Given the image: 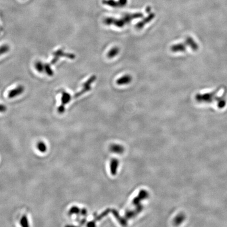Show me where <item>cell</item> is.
I'll return each instance as SVG.
<instances>
[{"mask_svg": "<svg viewBox=\"0 0 227 227\" xmlns=\"http://www.w3.org/2000/svg\"><path fill=\"white\" fill-rule=\"evenodd\" d=\"M142 14L141 13H135V14H130L125 15L123 18L120 20H116L115 18H107L105 20V23L108 24L116 25L117 26H123L125 24H127L130 22L131 21L135 18H138L142 17Z\"/></svg>", "mask_w": 227, "mask_h": 227, "instance_id": "obj_1", "label": "cell"}, {"mask_svg": "<svg viewBox=\"0 0 227 227\" xmlns=\"http://www.w3.org/2000/svg\"><path fill=\"white\" fill-rule=\"evenodd\" d=\"M72 97L68 93L64 91L62 93V98H61V104L58 108V112L60 114H62L65 112V105L70 103Z\"/></svg>", "mask_w": 227, "mask_h": 227, "instance_id": "obj_2", "label": "cell"}, {"mask_svg": "<svg viewBox=\"0 0 227 227\" xmlns=\"http://www.w3.org/2000/svg\"><path fill=\"white\" fill-rule=\"evenodd\" d=\"M53 55H54V58H53L51 62L52 64L56 63L59 60L60 58L61 57H66L71 60L74 59L76 57L75 55L71 53H65L62 49H58V51H55L53 53Z\"/></svg>", "mask_w": 227, "mask_h": 227, "instance_id": "obj_3", "label": "cell"}, {"mask_svg": "<svg viewBox=\"0 0 227 227\" xmlns=\"http://www.w3.org/2000/svg\"><path fill=\"white\" fill-rule=\"evenodd\" d=\"M95 79H96V77L94 75L90 77V79H88V81H87L83 84V87L82 91H79V93H76L75 95V96H74V98H77V97H79L80 96H81L83 94L85 93L86 91H90L91 89V84L95 81Z\"/></svg>", "mask_w": 227, "mask_h": 227, "instance_id": "obj_4", "label": "cell"}, {"mask_svg": "<svg viewBox=\"0 0 227 227\" xmlns=\"http://www.w3.org/2000/svg\"><path fill=\"white\" fill-rule=\"evenodd\" d=\"M24 91V87L22 85H19L16 88L9 91L8 94V97L9 98H13L18 96L23 93Z\"/></svg>", "mask_w": 227, "mask_h": 227, "instance_id": "obj_5", "label": "cell"}, {"mask_svg": "<svg viewBox=\"0 0 227 227\" xmlns=\"http://www.w3.org/2000/svg\"><path fill=\"white\" fill-rule=\"evenodd\" d=\"M131 81V77L129 75H126L121 77L117 81V83L119 85H124V84L129 83Z\"/></svg>", "mask_w": 227, "mask_h": 227, "instance_id": "obj_6", "label": "cell"}, {"mask_svg": "<svg viewBox=\"0 0 227 227\" xmlns=\"http://www.w3.org/2000/svg\"><path fill=\"white\" fill-rule=\"evenodd\" d=\"M36 70L39 73H43L44 71V64H43L41 61H37L35 64Z\"/></svg>", "mask_w": 227, "mask_h": 227, "instance_id": "obj_7", "label": "cell"}, {"mask_svg": "<svg viewBox=\"0 0 227 227\" xmlns=\"http://www.w3.org/2000/svg\"><path fill=\"white\" fill-rule=\"evenodd\" d=\"M44 71L49 76H52L54 75L53 70L51 68V67L49 64H44Z\"/></svg>", "mask_w": 227, "mask_h": 227, "instance_id": "obj_8", "label": "cell"}, {"mask_svg": "<svg viewBox=\"0 0 227 227\" xmlns=\"http://www.w3.org/2000/svg\"><path fill=\"white\" fill-rule=\"evenodd\" d=\"M37 148L41 152H45L47 150V146L44 144V142H40L37 144Z\"/></svg>", "mask_w": 227, "mask_h": 227, "instance_id": "obj_9", "label": "cell"}, {"mask_svg": "<svg viewBox=\"0 0 227 227\" xmlns=\"http://www.w3.org/2000/svg\"><path fill=\"white\" fill-rule=\"evenodd\" d=\"M9 51V46L7 44H4L0 46V56L5 54Z\"/></svg>", "mask_w": 227, "mask_h": 227, "instance_id": "obj_10", "label": "cell"}, {"mask_svg": "<svg viewBox=\"0 0 227 227\" xmlns=\"http://www.w3.org/2000/svg\"><path fill=\"white\" fill-rule=\"evenodd\" d=\"M154 18V14L152 13L151 14H150V15H149L148 16L147 18L145 19L144 21H143L142 22H140V23H139V24H138V25H137V26L138 27V28H139V27H142V26H143V25H144L145 23H148V22L150 21L151 20Z\"/></svg>", "mask_w": 227, "mask_h": 227, "instance_id": "obj_11", "label": "cell"}, {"mask_svg": "<svg viewBox=\"0 0 227 227\" xmlns=\"http://www.w3.org/2000/svg\"><path fill=\"white\" fill-rule=\"evenodd\" d=\"M20 224L22 227H26L29 226L28 221L27 219V217L26 215H23L20 220Z\"/></svg>", "mask_w": 227, "mask_h": 227, "instance_id": "obj_12", "label": "cell"}, {"mask_svg": "<svg viewBox=\"0 0 227 227\" xmlns=\"http://www.w3.org/2000/svg\"><path fill=\"white\" fill-rule=\"evenodd\" d=\"M118 51H119L118 49H117V48H114L112 49H111L110 51H109V53H108V56L109 58H113L118 53Z\"/></svg>", "mask_w": 227, "mask_h": 227, "instance_id": "obj_13", "label": "cell"}, {"mask_svg": "<svg viewBox=\"0 0 227 227\" xmlns=\"http://www.w3.org/2000/svg\"><path fill=\"white\" fill-rule=\"evenodd\" d=\"M80 212V210L78 207H72L70 210V214H78L79 212Z\"/></svg>", "mask_w": 227, "mask_h": 227, "instance_id": "obj_14", "label": "cell"}, {"mask_svg": "<svg viewBox=\"0 0 227 227\" xmlns=\"http://www.w3.org/2000/svg\"><path fill=\"white\" fill-rule=\"evenodd\" d=\"M118 2L120 4V6L123 7L127 4V0H119Z\"/></svg>", "mask_w": 227, "mask_h": 227, "instance_id": "obj_15", "label": "cell"}, {"mask_svg": "<svg viewBox=\"0 0 227 227\" xmlns=\"http://www.w3.org/2000/svg\"><path fill=\"white\" fill-rule=\"evenodd\" d=\"M6 107L3 104H0V112H5L6 110Z\"/></svg>", "mask_w": 227, "mask_h": 227, "instance_id": "obj_16", "label": "cell"}]
</instances>
